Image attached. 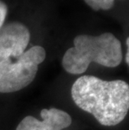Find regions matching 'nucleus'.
I'll use <instances>...</instances> for the list:
<instances>
[{
    "instance_id": "nucleus-1",
    "label": "nucleus",
    "mask_w": 129,
    "mask_h": 130,
    "mask_svg": "<svg viewBox=\"0 0 129 130\" xmlns=\"http://www.w3.org/2000/svg\"><path fill=\"white\" fill-rule=\"evenodd\" d=\"M29 40V29L19 22L9 23L0 29V92L20 91L36 76L46 52L40 45L25 51Z\"/></svg>"
},
{
    "instance_id": "nucleus-2",
    "label": "nucleus",
    "mask_w": 129,
    "mask_h": 130,
    "mask_svg": "<svg viewBox=\"0 0 129 130\" xmlns=\"http://www.w3.org/2000/svg\"><path fill=\"white\" fill-rule=\"evenodd\" d=\"M71 96L76 106L103 126L117 125L128 112L129 86L122 80L103 81L94 76H82L73 83Z\"/></svg>"
},
{
    "instance_id": "nucleus-3",
    "label": "nucleus",
    "mask_w": 129,
    "mask_h": 130,
    "mask_svg": "<svg viewBox=\"0 0 129 130\" xmlns=\"http://www.w3.org/2000/svg\"><path fill=\"white\" fill-rule=\"evenodd\" d=\"M122 60V45L114 35H81L74 39V47L65 53L62 66L68 73L80 75L87 70L91 62L112 68L119 66Z\"/></svg>"
},
{
    "instance_id": "nucleus-4",
    "label": "nucleus",
    "mask_w": 129,
    "mask_h": 130,
    "mask_svg": "<svg viewBox=\"0 0 129 130\" xmlns=\"http://www.w3.org/2000/svg\"><path fill=\"white\" fill-rule=\"evenodd\" d=\"M40 116L42 121L27 116L19 123L16 130H62L72 123L71 117L66 112L54 107L42 109Z\"/></svg>"
},
{
    "instance_id": "nucleus-5",
    "label": "nucleus",
    "mask_w": 129,
    "mask_h": 130,
    "mask_svg": "<svg viewBox=\"0 0 129 130\" xmlns=\"http://www.w3.org/2000/svg\"><path fill=\"white\" fill-rule=\"evenodd\" d=\"M84 1L93 10L98 11L100 9L109 10L112 9L115 0H84Z\"/></svg>"
},
{
    "instance_id": "nucleus-6",
    "label": "nucleus",
    "mask_w": 129,
    "mask_h": 130,
    "mask_svg": "<svg viewBox=\"0 0 129 130\" xmlns=\"http://www.w3.org/2000/svg\"><path fill=\"white\" fill-rule=\"evenodd\" d=\"M8 12V7L4 2L0 0V29L4 26L5 19H6Z\"/></svg>"
},
{
    "instance_id": "nucleus-7",
    "label": "nucleus",
    "mask_w": 129,
    "mask_h": 130,
    "mask_svg": "<svg viewBox=\"0 0 129 130\" xmlns=\"http://www.w3.org/2000/svg\"><path fill=\"white\" fill-rule=\"evenodd\" d=\"M125 60H126V63L128 65L129 64V48H127V53H126V56H125Z\"/></svg>"
}]
</instances>
